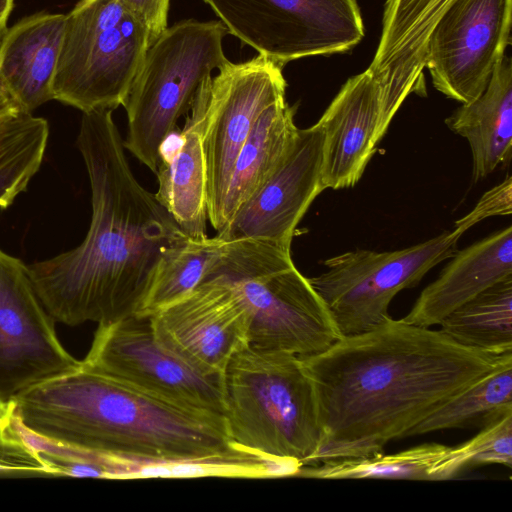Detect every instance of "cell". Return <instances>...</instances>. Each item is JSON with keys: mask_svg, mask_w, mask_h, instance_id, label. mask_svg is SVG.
Instances as JSON below:
<instances>
[{"mask_svg": "<svg viewBox=\"0 0 512 512\" xmlns=\"http://www.w3.org/2000/svg\"><path fill=\"white\" fill-rule=\"evenodd\" d=\"M453 229L410 247L388 252L357 249L324 261L327 270L308 278L324 301L341 336L375 328L389 317V305L429 270L457 251Z\"/></svg>", "mask_w": 512, "mask_h": 512, "instance_id": "ba28073f", "label": "cell"}, {"mask_svg": "<svg viewBox=\"0 0 512 512\" xmlns=\"http://www.w3.org/2000/svg\"><path fill=\"white\" fill-rule=\"evenodd\" d=\"M512 212V177L486 191L475 207L455 223L454 229L465 233L476 223L491 216L509 215Z\"/></svg>", "mask_w": 512, "mask_h": 512, "instance_id": "f546056e", "label": "cell"}, {"mask_svg": "<svg viewBox=\"0 0 512 512\" xmlns=\"http://www.w3.org/2000/svg\"><path fill=\"white\" fill-rule=\"evenodd\" d=\"M145 27L152 44L167 28L170 0H119Z\"/></svg>", "mask_w": 512, "mask_h": 512, "instance_id": "4dcf8cb0", "label": "cell"}, {"mask_svg": "<svg viewBox=\"0 0 512 512\" xmlns=\"http://www.w3.org/2000/svg\"><path fill=\"white\" fill-rule=\"evenodd\" d=\"M227 34L220 21L189 19L168 27L148 48L122 105L128 119L123 145L153 173L178 120L213 70L229 62L222 46Z\"/></svg>", "mask_w": 512, "mask_h": 512, "instance_id": "8992f818", "label": "cell"}, {"mask_svg": "<svg viewBox=\"0 0 512 512\" xmlns=\"http://www.w3.org/2000/svg\"><path fill=\"white\" fill-rule=\"evenodd\" d=\"M54 477L52 471L12 426L0 436V478Z\"/></svg>", "mask_w": 512, "mask_h": 512, "instance_id": "f1b7e54d", "label": "cell"}, {"mask_svg": "<svg viewBox=\"0 0 512 512\" xmlns=\"http://www.w3.org/2000/svg\"><path fill=\"white\" fill-rule=\"evenodd\" d=\"M14 7V0H0V40L7 30L9 16Z\"/></svg>", "mask_w": 512, "mask_h": 512, "instance_id": "836d02e7", "label": "cell"}, {"mask_svg": "<svg viewBox=\"0 0 512 512\" xmlns=\"http://www.w3.org/2000/svg\"><path fill=\"white\" fill-rule=\"evenodd\" d=\"M149 319L163 347L207 376L222 378L232 358L249 345L248 310L219 278L205 279Z\"/></svg>", "mask_w": 512, "mask_h": 512, "instance_id": "5bb4252c", "label": "cell"}, {"mask_svg": "<svg viewBox=\"0 0 512 512\" xmlns=\"http://www.w3.org/2000/svg\"><path fill=\"white\" fill-rule=\"evenodd\" d=\"M145 27L119 0H79L66 14L53 100L82 113L123 105L148 48Z\"/></svg>", "mask_w": 512, "mask_h": 512, "instance_id": "52a82bcc", "label": "cell"}, {"mask_svg": "<svg viewBox=\"0 0 512 512\" xmlns=\"http://www.w3.org/2000/svg\"><path fill=\"white\" fill-rule=\"evenodd\" d=\"M26 430L85 450L150 460H198L237 449L223 416L159 401L84 368L28 388L13 399Z\"/></svg>", "mask_w": 512, "mask_h": 512, "instance_id": "3957f363", "label": "cell"}, {"mask_svg": "<svg viewBox=\"0 0 512 512\" xmlns=\"http://www.w3.org/2000/svg\"><path fill=\"white\" fill-rule=\"evenodd\" d=\"M454 449L462 471L489 464L511 468L512 410L485 421L478 434Z\"/></svg>", "mask_w": 512, "mask_h": 512, "instance_id": "83f0119b", "label": "cell"}, {"mask_svg": "<svg viewBox=\"0 0 512 512\" xmlns=\"http://www.w3.org/2000/svg\"><path fill=\"white\" fill-rule=\"evenodd\" d=\"M65 21L66 14L38 12L7 28L0 40V88L21 112L53 100Z\"/></svg>", "mask_w": 512, "mask_h": 512, "instance_id": "ac0fdd59", "label": "cell"}, {"mask_svg": "<svg viewBox=\"0 0 512 512\" xmlns=\"http://www.w3.org/2000/svg\"><path fill=\"white\" fill-rule=\"evenodd\" d=\"M508 410H512V354L474 384L445 402L412 428L407 436L463 428L475 421L484 423Z\"/></svg>", "mask_w": 512, "mask_h": 512, "instance_id": "484cf974", "label": "cell"}, {"mask_svg": "<svg viewBox=\"0 0 512 512\" xmlns=\"http://www.w3.org/2000/svg\"><path fill=\"white\" fill-rule=\"evenodd\" d=\"M14 414L13 401L6 402L0 399V436L5 435L11 428Z\"/></svg>", "mask_w": 512, "mask_h": 512, "instance_id": "1f68e13d", "label": "cell"}, {"mask_svg": "<svg viewBox=\"0 0 512 512\" xmlns=\"http://www.w3.org/2000/svg\"><path fill=\"white\" fill-rule=\"evenodd\" d=\"M512 0H451L427 42L434 87L462 104L486 89L510 42Z\"/></svg>", "mask_w": 512, "mask_h": 512, "instance_id": "7c38bea8", "label": "cell"}, {"mask_svg": "<svg viewBox=\"0 0 512 512\" xmlns=\"http://www.w3.org/2000/svg\"><path fill=\"white\" fill-rule=\"evenodd\" d=\"M439 326L461 345L498 355L512 352V278L464 303Z\"/></svg>", "mask_w": 512, "mask_h": 512, "instance_id": "cb8c5ba5", "label": "cell"}, {"mask_svg": "<svg viewBox=\"0 0 512 512\" xmlns=\"http://www.w3.org/2000/svg\"><path fill=\"white\" fill-rule=\"evenodd\" d=\"M512 354L461 345L440 329L389 317L301 356L314 383L321 440L310 464L383 452Z\"/></svg>", "mask_w": 512, "mask_h": 512, "instance_id": "6da1fadb", "label": "cell"}, {"mask_svg": "<svg viewBox=\"0 0 512 512\" xmlns=\"http://www.w3.org/2000/svg\"><path fill=\"white\" fill-rule=\"evenodd\" d=\"M28 266L0 249V399L81 366L61 344Z\"/></svg>", "mask_w": 512, "mask_h": 512, "instance_id": "4fadbf2b", "label": "cell"}, {"mask_svg": "<svg viewBox=\"0 0 512 512\" xmlns=\"http://www.w3.org/2000/svg\"><path fill=\"white\" fill-rule=\"evenodd\" d=\"M296 108L286 98L270 105L259 117L235 160L225 195L221 235L237 211L260 189L288 154L298 128Z\"/></svg>", "mask_w": 512, "mask_h": 512, "instance_id": "7402d4cb", "label": "cell"}, {"mask_svg": "<svg viewBox=\"0 0 512 512\" xmlns=\"http://www.w3.org/2000/svg\"><path fill=\"white\" fill-rule=\"evenodd\" d=\"M229 443L265 458L311 463L321 440L314 383L301 356L248 345L222 376Z\"/></svg>", "mask_w": 512, "mask_h": 512, "instance_id": "277c9868", "label": "cell"}, {"mask_svg": "<svg viewBox=\"0 0 512 512\" xmlns=\"http://www.w3.org/2000/svg\"><path fill=\"white\" fill-rule=\"evenodd\" d=\"M21 112L11 98L0 88V119Z\"/></svg>", "mask_w": 512, "mask_h": 512, "instance_id": "d6a6232c", "label": "cell"}, {"mask_svg": "<svg viewBox=\"0 0 512 512\" xmlns=\"http://www.w3.org/2000/svg\"><path fill=\"white\" fill-rule=\"evenodd\" d=\"M324 131L321 123L299 129L278 168L237 211L221 235L224 241L265 239L291 248L298 223L322 183Z\"/></svg>", "mask_w": 512, "mask_h": 512, "instance_id": "9a60e30c", "label": "cell"}, {"mask_svg": "<svg viewBox=\"0 0 512 512\" xmlns=\"http://www.w3.org/2000/svg\"><path fill=\"white\" fill-rule=\"evenodd\" d=\"M207 278L225 281L241 297L252 347L304 357L340 337L324 301L294 265L291 248L256 238L224 241Z\"/></svg>", "mask_w": 512, "mask_h": 512, "instance_id": "5b68a950", "label": "cell"}, {"mask_svg": "<svg viewBox=\"0 0 512 512\" xmlns=\"http://www.w3.org/2000/svg\"><path fill=\"white\" fill-rule=\"evenodd\" d=\"M224 240L216 235L187 238L161 261L136 315L149 316L201 284L219 256Z\"/></svg>", "mask_w": 512, "mask_h": 512, "instance_id": "4316f807", "label": "cell"}, {"mask_svg": "<svg viewBox=\"0 0 512 512\" xmlns=\"http://www.w3.org/2000/svg\"><path fill=\"white\" fill-rule=\"evenodd\" d=\"M81 365L181 409L223 416L222 378L200 373L163 347L149 316L98 325Z\"/></svg>", "mask_w": 512, "mask_h": 512, "instance_id": "30bf717a", "label": "cell"}, {"mask_svg": "<svg viewBox=\"0 0 512 512\" xmlns=\"http://www.w3.org/2000/svg\"><path fill=\"white\" fill-rule=\"evenodd\" d=\"M402 320L432 327L489 287L512 278V226L457 250Z\"/></svg>", "mask_w": 512, "mask_h": 512, "instance_id": "d6986e66", "label": "cell"}, {"mask_svg": "<svg viewBox=\"0 0 512 512\" xmlns=\"http://www.w3.org/2000/svg\"><path fill=\"white\" fill-rule=\"evenodd\" d=\"M112 112L82 113L77 146L92 205L84 241L28 265L49 314L69 326L136 315L163 258L188 238L134 176Z\"/></svg>", "mask_w": 512, "mask_h": 512, "instance_id": "7a4b0ae2", "label": "cell"}, {"mask_svg": "<svg viewBox=\"0 0 512 512\" xmlns=\"http://www.w3.org/2000/svg\"><path fill=\"white\" fill-rule=\"evenodd\" d=\"M447 127L464 137L472 153V176L477 182L512 156V64L504 55L484 92L462 104L448 118Z\"/></svg>", "mask_w": 512, "mask_h": 512, "instance_id": "44dd1931", "label": "cell"}, {"mask_svg": "<svg viewBox=\"0 0 512 512\" xmlns=\"http://www.w3.org/2000/svg\"><path fill=\"white\" fill-rule=\"evenodd\" d=\"M452 447L426 443L393 454L375 453L302 465L295 476L317 479L449 480L458 476Z\"/></svg>", "mask_w": 512, "mask_h": 512, "instance_id": "603a6c76", "label": "cell"}, {"mask_svg": "<svg viewBox=\"0 0 512 512\" xmlns=\"http://www.w3.org/2000/svg\"><path fill=\"white\" fill-rule=\"evenodd\" d=\"M283 66L258 54L228 62L212 77L206 99L203 148L207 170L208 221L218 233L235 160L261 114L285 98Z\"/></svg>", "mask_w": 512, "mask_h": 512, "instance_id": "8fae6325", "label": "cell"}, {"mask_svg": "<svg viewBox=\"0 0 512 512\" xmlns=\"http://www.w3.org/2000/svg\"><path fill=\"white\" fill-rule=\"evenodd\" d=\"M450 1H386L380 41L367 71L382 88L389 120L410 93L423 90L428 38Z\"/></svg>", "mask_w": 512, "mask_h": 512, "instance_id": "e0dca14e", "label": "cell"}, {"mask_svg": "<svg viewBox=\"0 0 512 512\" xmlns=\"http://www.w3.org/2000/svg\"><path fill=\"white\" fill-rule=\"evenodd\" d=\"M211 79L203 84L188 112L178 147L169 159L161 157L155 173L158 178L155 197L184 235L193 240L208 237L207 170L202 135Z\"/></svg>", "mask_w": 512, "mask_h": 512, "instance_id": "ffe728a7", "label": "cell"}, {"mask_svg": "<svg viewBox=\"0 0 512 512\" xmlns=\"http://www.w3.org/2000/svg\"><path fill=\"white\" fill-rule=\"evenodd\" d=\"M318 121L324 131V188L353 187L391 123L379 82L367 70L348 79Z\"/></svg>", "mask_w": 512, "mask_h": 512, "instance_id": "2e32d148", "label": "cell"}, {"mask_svg": "<svg viewBox=\"0 0 512 512\" xmlns=\"http://www.w3.org/2000/svg\"><path fill=\"white\" fill-rule=\"evenodd\" d=\"M49 137L46 119L18 112L0 119V208H8L39 170Z\"/></svg>", "mask_w": 512, "mask_h": 512, "instance_id": "d4e9b609", "label": "cell"}, {"mask_svg": "<svg viewBox=\"0 0 512 512\" xmlns=\"http://www.w3.org/2000/svg\"><path fill=\"white\" fill-rule=\"evenodd\" d=\"M228 33L284 66L346 52L364 37L357 0H203Z\"/></svg>", "mask_w": 512, "mask_h": 512, "instance_id": "9c48e42d", "label": "cell"}]
</instances>
